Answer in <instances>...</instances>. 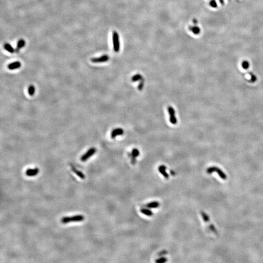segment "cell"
Wrapping results in <instances>:
<instances>
[{"label":"cell","instance_id":"20","mask_svg":"<svg viewBox=\"0 0 263 263\" xmlns=\"http://www.w3.org/2000/svg\"><path fill=\"white\" fill-rule=\"evenodd\" d=\"M144 82H145V80L143 78H142L140 81V83H139V85H138V89L140 91H141L142 90L143 86H144Z\"/></svg>","mask_w":263,"mask_h":263},{"label":"cell","instance_id":"11","mask_svg":"<svg viewBox=\"0 0 263 263\" xmlns=\"http://www.w3.org/2000/svg\"><path fill=\"white\" fill-rule=\"evenodd\" d=\"M166 167L164 165H161L158 167V171L166 179H169V175L166 172Z\"/></svg>","mask_w":263,"mask_h":263},{"label":"cell","instance_id":"6","mask_svg":"<svg viewBox=\"0 0 263 263\" xmlns=\"http://www.w3.org/2000/svg\"><path fill=\"white\" fill-rule=\"evenodd\" d=\"M110 59L109 56L107 55L101 56L99 58H91V62L93 63H101L108 62Z\"/></svg>","mask_w":263,"mask_h":263},{"label":"cell","instance_id":"4","mask_svg":"<svg viewBox=\"0 0 263 263\" xmlns=\"http://www.w3.org/2000/svg\"><path fill=\"white\" fill-rule=\"evenodd\" d=\"M97 152V149L95 148H91L90 149L88 150L87 152L82 156H81V160L82 161L85 162L87 161L88 159H89L91 156H93L95 153Z\"/></svg>","mask_w":263,"mask_h":263},{"label":"cell","instance_id":"2","mask_svg":"<svg viewBox=\"0 0 263 263\" xmlns=\"http://www.w3.org/2000/svg\"><path fill=\"white\" fill-rule=\"evenodd\" d=\"M112 39L114 51L116 52H119L120 50V42L118 33L116 31H114L113 32Z\"/></svg>","mask_w":263,"mask_h":263},{"label":"cell","instance_id":"13","mask_svg":"<svg viewBox=\"0 0 263 263\" xmlns=\"http://www.w3.org/2000/svg\"><path fill=\"white\" fill-rule=\"evenodd\" d=\"M25 45H26L25 40L23 39H19L17 42L16 51L17 52H18L19 50L23 48L25 46Z\"/></svg>","mask_w":263,"mask_h":263},{"label":"cell","instance_id":"24","mask_svg":"<svg viewBox=\"0 0 263 263\" xmlns=\"http://www.w3.org/2000/svg\"><path fill=\"white\" fill-rule=\"evenodd\" d=\"M242 66L243 67V68L245 69H248V68L250 66V64L249 63V62H247V61H244L243 62H242Z\"/></svg>","mask_w":263,"mask_h":263},{"label":"cell","instance_id":"7","mask_svg":"<svg viewBox=\"0 0 263 263\" xmlns=\"http://www.w3.org/2000/svg\"><path fill=\"white\" fill-rule=\"evenodd\" d=\"M39 169L38 168H35L34 169H28L26 171V175L27 176L32 177L37 175L39 173Z\"/></svg>","mask_w":263,"mask_h":263},{"label":"cell","instance_id":"5","mask_svg":"<svg viewBox=\"0 0 263 263\" xmlns=\"http://www.w3.org/2000/svg\"><path fill=\"white\" fill-rule=\"evenodd\" d=\"M168 111L170 115V121L172 124L177 123V119L175 116V111L172 106H169L168 108Z\"/></svg>","mask_w":263,"mask_h":263},{"label":"cell","instance_id":"25","mask_svg":"<svg viewBox=\"0 0 263 263\" xmlns=\"http://www.w3.org/2000/svg\"><path fill=\"white\" fill-rule=\"evenodd\" d=\"M250 76H251V79H250V82H254L257 81V78L253 74H252V73H250Z\"/></svg>","mask_w":263,"mask_h":263},{"label":"cell","instance_id":"12","mask_svg":"<svg viewBox=\"0 0 263 263\" xmlns=\"http://www.w3.org/2000/svg\"><path fill=\"white\" fill-rule=\"evenodd\" d=\"M71 165V169L72 171L74 172L76 175H78V176L80 178H81L82 179H84L85 178V175L82 172H81V171L78 170L73 165Z\"/></svg>","mask_w":263,"mask_h":263},{"label":"cell","instance_id":"16","mask_svg":"<svg viewBox=\"0 0 263 263\" xmlns=\"http://www.w3.org/2000/svg\"><path fill=\"white\" fill-rule=\"evenodd\" d=\"M140 211L142 214L148 216H151L153 215V211H151L149 209L142 208V209L140 210Z\"/></svg>","mask_w":263,"mask_h":263},{"label":"cell","instance_id":"21","mask_svg":"<svg viewBox=\"0 0 263 263\" xmlns=\"http://www.w3.org/2000/svg\"><path fill=\"white\" fill-rule=\"evenodd\" d=\"M140 151H138V150L136 148H134V149L132 150V155L135 157H137L138 156H140Z\"/></svg>","mask_w":263,"mask_h":263},{"label":"cell","instance_id":"8","mask_svg":"<svg viewBox=\"0 0 263 263\" xmlns=\"http://www.w3.org/2000/svg\"><path fill=\"white\" fill-rule=\"evenodd\" d=\"M201 214L202 217L203 218L205 222H206V223H208L210 224V222L209 218L208 215L206 214L204 211H201ZM209 225H210V229H211V231H213L214 232H216V230H215V229L214 227V226L212 225H211V224H209Z\"/></svg>","mask_w":263,"mask_h":263},{"label":"cell","instance_id":"15","mask_svg":"<svg viewBox=\"0 0 263 263\" xmlns=\"http://www.w3.org/2000/svg\"><path fill=\"white\" fill-rule=\"evenodd\" d=\"M160 203L158 202L154 201L150 202L145 205L146 207L149 209H153V208H157L160 206Z\"/></svg>","mask_w":263,"mask_h":263},{"label":"cell","instance_id":"3","mask_svg":"<svg viewBox=\"0 0 263 263\" xmlns=\"http://www.w3.org/2000/svg\"><path fill=\"white\" fill-rule=\"evenodd\" d=\"M217 172L218 174L219 175L221 178L224 179V180L227 179V175H226L224 173V172L222 171H221L220 169L219 168H218L216 167H210V168H208L207 169V172H208L209 174L211 173L212 172Z\"/></svg>","mask_w":263,"mask_h":263},{"label":"cell","instance_id":"10","mask_svg":"<svg viewBox=\"0 0 263 263\" xmlns=\"http://www.w3.org/2000/svg\"><path fill=\"white\" fill-rule=\"evenodd\" d=\"M21 65L22 64L19 62H13L7 65V68L9 70H13L20 68L21 67Z\"/></svg>","mask_w":263,"mask_h":263},{"label":"cell","instance_id":"18","mask_svg":"<svg viewBox=\"0 0 263 263\" xmlns=\"http://www.w3.org/2000/svg\"><path fill=\"white\" fill-rule=\"evenodd\" d=\"M28 94L30 96H33L35 94V88L34 87V86L33 85H30L28 87Z\"/></svg>","mask_w":263,"mask_h":263},{"label":"cell","instance_id":"1","mask_svg":"<svg viewBox=\"0 0 263 263\" xmlns=\"http://www.w3.org/2000/svg\"><path fill=\"white\" fill-rule=\"evenodd\" d=\"M85 220V216L82 215H76L72 217H64L61 219L62 224H67L71 222H79Z\"/></svg>","mask_w":263,"mask_h":263},{"label":"cell","instance_id":"23","mask_svg":"<svg viewBox=\"0 0 263 263\" xmlns=\"http://www.w3.org/2000/svg\"><path fill=\"white\" fill-rule=\"evenodd\" d=\"M128 155L131 159L132 164H135L136 163V157H135L133 156L132 155V153H128Z\"/></svg>","mask_w":263,"mask_h":263},{"label":"cell","instance_id":"14","mask_svg":"<svg viewBox=\"0 0 263 263\" xmlns=\"http://www.w3.org/2000/svg\"><path fill=\"white\" fill-rule=\"evenodd\" d=\"M3 48L7 51V52H9L10 53H14L15 52V49L9 43H5L3 45Z\"/></svg>","mask_w":263,"mask_h":263},{"label":"cell","instance_id":"22","mask_svg":"<svg viewBox=\"0 0 263 263\" xmlns=\"http://www.w3.org/2000/svg\"><path fill=\"white\" fill-rule=\"evenodd\" d=\"M167 259L166 257H161L158 259L156 260V262L157 263H165L167 261Z\"/></svg>","mask_w":263,"mask_h":263},{"label":"cell","instance_id":"9","mask_svg":"<svg viewBox=\"0 0 263 263\" xmlns=\"http://www.w3.org/2000/svg\"><path fill=\"white\" fill-rule=\"evenodd\" d=\"M124 131L122 129L116 128L112 131L111 137H112V138L114 139L116 136L122 135Z\"/></svg>","mask_w":263,"mask_h":263},{"label":"cell","instance_id":"17","mask_svg":"<svg viewBox=\"0 0 263 263\" xmlns=\"http://www.w3.org/2000/svg\"><path fill=\"white\" fill-rule=\"evenodd\" d=\"M143 78L142 75L140 74H136L134 75L133 77L131 78V81L133 82H136V81H140L142 78Z\"/></svg>","mask_w":263,"mask_h":263},{"label":"cell","instance_id":"26","mask_svg":"<svg viewBox=\"0 0 263 263\" xmlns=\"http://www.w3.org/2000/svg\"><path fill=\"white\" fill-rule=\"evenodd\" d=\"M210 5L211 6V7H217V4L216 3L215 1H214V0L211 1V3H210Z\"/></svg>","mask_w":263,"mask_h":263},{"label":"cell","instance_id":"19","mask_svg":"<svg viewBox=\"0 0 263 263\" xmlns=\"http://www.w3.org/2000/svg\"><path fill=\"white\" fill-rule=\"evenodd\" d=\"M190 30L192 31V32L193 33V34H195V35H197L198 34H199V33L200 32V28L197 26L191 27L190 28Z\"/></svg>","mask_w":263,"mask_h":263}]
</instances>
